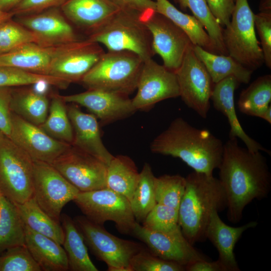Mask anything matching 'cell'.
Masks as SVG:
<instances>
[{
    "instance_id": "1",
    "label": "cell",
    "mask_w": 271,
    "mask_h": 271,
    "mask_svg": "<svg viewBox=\"0 0 271 271\" xmlns=\"http://www.w3.org/2000/svg\"><path fill=\"white\" fill-rule=\"evenodd\" d=\"M237 140L229 138L224 144L218 168L219 180L226 198L227 218L233 223L240 221L248 204L267 197L271 189L266 158L260 151L252 152L240 146Z\"/></svg>"
},
{
    "instance_id": "2",
    "label": "cell",
    "mask_w": 271,
    "mask_h": 271,
    "mask_svg": "<svg viewBox=\"0 0 271 271\" xmlns=\"http://www.w3.org/2000/svg\"><path fill=\"white\" fill-rule=\"evenodd\" d=\"M223 145L209 130L178 117L152 141L150 149L153 153L179 158L194 171L213 176L220 166Z\"/></svg>"
},
{
    "instance_id": "3",
    "label": "cell",
    "mask_w": 271,
    "mask_h": 271,
    "mask_svg": "<svg viewBox=\"0 0 271 271\" xmlns=\"http://www.w3.org/2000/svg\"><path fill=\"white\" fill-rule=\"evenodd\" d=\"M186 178V187L178 209L179 225L192 244L206 239L210 215L226 208V195L219 180L194 171Z\"/></svg>"
},
{
    "instance_id": "4",
    "label": "cell",
    "mask_w": 271,
    "mask_h": 271,
    "mask_svg": "<svg viewBox=\"0 0 271 271\" xmlns=\"http://www.w3.org/2000/svg\"><path fill=\"white\" fill-rule=\"evenodd\" d=\"M144 62L131 52L107 51L80 83L87 89L129 95L137 89Z\"/></svg>"
},
{
    "instance_id": "5",
    "label": "cell",
    "mask_w": 271,
    "mask_h": 271,
    "mask_svg": "<svg viewBox=\"0 0 271 271\" xmlns=\"http://www.w3.org/2000/svg\"><path fill=\"white\" fill-rule=\"evenodd\" d=\"M104 45L107 51H127L143 60L155 55L150 31L140 16L120 10L100 30L86 38Z\"/></svg>"
},
{
    "instance_id": "6",
    "label": "cell",
    "mask_w": 271,
    "mask_h": 271,
    "mask_svg": "<svg viewBox=\"0 0 271 271\" xmlns=\"http://www.w3.org/2000/svg\"><path fill=\"white\" fill-rule=\"evenodd\" d=\"M254 16L247 0H235L230 23L222 31L228 55L252 71L264 63L262 51L256 36Z\"/></svg>"
},
{
    "instance_id": "7",
    "label": "cell",
    "mask_w": 271,
    "mask_h": 271,
    "mask_svg": "<svg viewBox=\"0 0 271 271\" xmlns=\"http://www.w3.org/2000/svg\"><path fill=\"white\" fill-rule=\"evenodd\" d=\"M34 160L2 132L0 135V192L14 203L33 196Z\"/></svg>"
},
{
    "instance_id": "8",
    "label": "cell",
    "mask_w": 271,
    "mask_h": 271,
    "mask_svg": "<svg viewBox=\"0 0 271 271\" xmlns=\"http://www.w3.org/2000/svg\"><path fill=\"white\" fill-rule=\"evenodd\" d=\"M82 233L85 243L109 271H131L130 260L143 247L139 243L113 235L85 216L73 219Z\"/></svg>"
},
{
    "instance_id": "9",
    "label": "cell",
    "mask_w": 271,
    "mask_h": 271,
    "mask_svg": "<svg viewBox=\"0 0 271 271\" xmlns=\"http://www.w3.org/2000/svg\"><path fill=\"white\" fill-rule=\"evenodd\" d=\"M73 201L93 222L102 225L113 221L121 233H131L136 220L129 200L123 195L105 188L79 192Z\"/></svg>"
},
{
    "instance_id": "10",
    "label": "cell",
    "mask_w": 271,
    "mask_h": 271,
    "mask_svg": "<svg viewBox=\"0 0 271 271\" xmlns=\"http://www.w3.org/2000/svg\"><path fill=\"white\" fill-rule=\"evenodd\" d=\"M191 45L187 50L180 67L175 71L180 96L185 104L199 116L207 117L210 107L214 84L203 63Z\"/></svg>"
},
{
    "instance_id": "11",
    "label": "cell",
    "mask_w": 271,
    "mask_h": 271,
    "mask_svg": "<svg viewBox=\"0 0 271 271\" xmlns=\"http://www.w3.org/2000/svg\"><path fill=\"white\" fill-rule=\"evenodd\" d=\"M33 196L41 208L60 222L64 206L80 192L51 164L34 161Z\"/></svg>"
},
{
    "instance_id": "12",
    "label": "cell",
    "mask_w": 271,
    "mask_h": 271,
    "mask_svg": "<svg viewBox=\"0 0 271 271\" xmlns=\"http://www.w3.org/2000/svg\"><path fill=\"white\" fill-rule=\"evenodd\" d=\"M104 52L99 43L87 38L59 45L52 59L48 75L70 84L80 83Z\"/></svg>"
},
{
    "instance_id": "13",
    "label": "cell",
    "mask_w": 271,
    "mask_h": 271,
    "mask_svg": "<svg viewBox=\"0 0 271 271\" xmlns=\"http://www.w3.org/2000/svg\"><path fill=\"white\" fill-rule=\"evenodd\" d=\"M51 164L80 192L106 188L107 165L72 145Z\"/></svg>"
},
{
    "instance_id": "14",
    "label": "cell",
    "mask_w": 271,
    "mask_h": 271,
    "mask_svg": "<svg viewBox=\"0 0 271 271\" xmlns=\"http://www.w3.org/2000/svg\"><path fill=\"white\" fill-rule=\"evenodd\" d=\"M150 31L152 48L163 65L175 71L192 43L186 33L169 18L157 12L143 21Z\"/></svg>"
},
{
    "instance_id": "15",
    "label": "cell",
    "mask_w": 271,
    "mask_h": 271,
    "mask_svg": "<svg viewBox=\"0 0 271 271\" xmlns=\"http://www.w3.org/2000/svg\"><path fill=\"white\" fill-rule=\"evenodd\" d=\"M136 90L131 101L137 110H148L160 101L180 96L175 72L152 58L144 61Z\"/></svg>"
},
{
    "instance_id": "16",
    "label": "cell",
    "mask_w": 271,
    "mask_h": 271,
    "mask_svg": "<svg viewBox=\"0 0 271 271\" xmlns=\"http://www.w3.org/2000/svg\"><path fill=\"white\" fill-rule=\"evenodd\" d=\"M131 233L156 256L181 264L185 268L195 261L207 259L189 242L180 227L170 232L156 231L148 229L136 221Z\"/></svg>"
},
{
    "instance_id": "17",
    "label": "cell",
    "mask_w": 271,
    "mask_h": 271,
    "mask_svg": "<svg viewBox=\"0 0 271 271\" xmlns=\"http://www.w3.org/2000/svg\"><path fill=\"white\" fill-rule=\"evenodd\" d=\"M34 161L51 164L71 145L50 137L39 126L11 113V130L9 137Z\"/></svg>"
},
{
    "instance_id": "18",
    "label": "cell",
    "mask_w": 271,
    "mask_h": 271,
    "mask_svg": "<svg viewBox=\"0 0 271 271\" xmlns=\"http://www.w3.org/2000/svg\"><path fill=\"white\" fill-rule=\"evenodd\" d=\"M15 17L16 21L37 36L40 45L57 46L85 39L65 17L60 7Z\"/></svg>"
},
{
    "instance_id": "19",
    "label": "cell",
    "mask_w": 271,
    "mask_h": 271,
    "mask_svg": "<svg viewBox=\"0 0 271 271\" xmlns=\"http://www.w3.org/2000/svg\"><path fill=\"white\" fill-rule=\"evenodd\" d=\"M66 102L85 107L103 123L126 118L137 110L128 95L98 89H87L77 94L61 95Z\"/></svg>"
},
{
    "instance_id": "20",
    "label": "cell",
    "mask_w": 271,
    "mask_h": 271,
    "mask_svg": "<svg viewBox=\"0 0 271 271\" xmlns=\"http://www.w3.org/2000/svg\"><path fill=\"white\" fill-rule=\"evenodd\" d=\"M60 8L87 38L102 28L120 10L110 0H66Z\"/></svg>"
},
{
    "instance_id": "21",
    "label": "cell",
    "mask_w": 271,
    "mask_h": 271,
    "mask_svg": "<svg viewBox=\"0 0 271 271\" xmlns=\"http://www.w3.org/2000/svg\"><path fill=\"white\" fill-rule=\"evenodd\" d=\"M67 109L73 130L71 145L108 165L114 156L102 141L97 118L91 113L83 112L75 104L71 103Z\"/></svg>"
},
{
    "instance_id": "22",
    "label": "cell",
    "mask_w": 271,
    "mask_h": 271,
    "mask_svg": "<svg viewBox=\"0 0 271 271\" xmlns=\"http://www.w3.org/2000/svg\"><path fill=\"white\" fill-rule=\"evenodd\" d=\"M239 84V82L233 76L223 79L214 84L210 99L214 108L222 112L227 119L230 127L229 138L239 139L250 151L269 153L261 144L246 134L238 120L235 108L234 92Z\"/></svg>"
},
{
    "instance_id": "23",
    "label": "cell",
    "mask_w": 271,
    "mask_h": 271,
    "mask_svg": "<svg viewBox=\"0 0 271 271\" xmlns=\"http://www.w3.org/2000/svg\"><path fill=\"white\" fill-rule=\"evenodd\" d=\"M257 224V222L251 221L241 226L232 227L221 219L217 210L211 214L206 238L209 239L216 248L219 254L218 260L227 271L240 270L234 254V246L243 232L256 227Z\"/></svg>"
},
{
    "instance_id": "24",
    "label": "cell",
    "mask_w": 271,
    "mask_h": 271,
    "mask_svg": "<svg viewBox=\"0 0 271 271\" xmlns=\"http://www.w3.org/2000/svg\"><path fill=\"white\" fill-rule=\"evenodd\" d=\"M58 46L47 47L29 43L0 54V66H9L49 75L52 59Z\"/></svg>"
},
{
    "instance_id": "25",
    "label": "cell",
    "mask_w": 271,
    "mask_h": 271,
    "mask_svg": "<svg viewBox=\"0 0 271 271\" xmlns=\"http://www.w3.org/2000/svg\"><path fill=\"white\" fill-rule=\"evenodd\" d=\"M25 244L42 270L66 271L69 269L67 256L62 245L48 236L31 230L25 225Z\"/></svg>"
},
{
    "instance_id": "26",
    "label": "cell",
    "mask_w": 271,
    "mask_h": 271,
    "mask_svg": "<svg viewBox=\"0 0 271 271\" xmlns=\"http://www.w3.org/2000/svg\"><path fill=\"white\" fill-rule=\"evenodd\" d=\"M192 47L214 84L229 76L235 78L239 83L247 84L250 81L253 71L243 66L229 55L212 53L198 45H193Z\"/></svg>"
},
{
    "instance_id": "27",
    "label": "cell",
    "mask_w": 271,
    "mask_h": 271,
    "mask_svg": "<svg viewBox=\"0 0 271 271\" xmlns=\"http://www.w3.org/2000/svg\"><path fill=\"white\" fill-rule=\"evenodd\" d=\"M12 89L10 104L11 112L38 126L46 120L49 102L44 94L28 88Z\"/></svg>"
},
{
    "instance_id": "28",
    "label": "cell",
    "mask_w": 271,
    "mask_h": 271,
    "mask_svg": "<svg viewBox=\"0 0 271 271\" xmlns=\"http://www.w3.org/2000/svg\"><path fill=\"white\" fill-rule=\"evenodd\" d=\"M64 233L62 243L66 253L69 269L72 271H98L90 259L84 238L74 221L66 214L61 215Z\"/></svg>"
},
{
    "instance_id": "29",
    "label": "cell",
    "mask_w": 271,
    "mask_h": 271,
    "mask_svg": "<svg viewBox=\"0 0 271 271\" xmlns=\"http://www.w3.org/2000/svg\"><path fill=\"white\" fill-rule=\"evenodd\" d=\"M156 12L163 15L180 27L194 45L218 54L215 46L201 23L194 16L178 10L168 0H156Z\"/></svg>"
},
{
    "instance_id": "30",
    "label": "cell",
    "mask_w": 271,
    "mask_h": 271,
    "mask_svg": "<svg viewBox=\"0 0 271 271\" xmlns=\"http://www.w3.org/2000/svg\"><path fill=\"white\" fill-rule=\"evenodd\" d=\"M140 178L133 161L124 155L114 156L107 165L106 188L120 194L130 201Z\"/></svg>"
},
{
    "instance_id": "31",
    "label": "cell",
    "mask_w": 271,
    "mask_h": 271,
    "mask_svg": "<svg viewBox=\"0 0 271 271\" xmlns=\"http://www.w3.org/2000/svg\"><path fill=\"white\" fill-rule=\"evenodd\" d=\"M14 204L25 225L62 245L64 233L60 222L56 221L44 212L34 196L23 203Z\"/></svg>"
},
{
    "instance_id": "32",
    "label": "cell",
    "mask_w": 271,
    "mask_h": 271,
    "mask_svg": "<svg viewBox=\"0 0 271 271\" xmlns=\"http://www.w3.org/2000/svg\"><path fill=\"white\" fill-rule=\"evenodd\" d=\"M25 244V224L16 205L0 192V254Z\"/></svg>"
},
{
    "instance_id": "33",
    "label": "cell",
    "mask_w": 271,
    "mask_h": 271,
    "mask_svg": "<svg viewBox=\"0 0 271 271\" xmlns=\"http://www.w3.org/2000/svg\"><path fill=\"white\" fill-rule=\"evenodd\" d=\"M270 101L271 75L267 74L257 78L243 90L237 104L242 113L261 118Z\"/></svg>"
},
{
    "instance_id": "34",
    "label": "cell",
    "mask_w": 271,
    "mask_h": 271,
    "mask_svg": "<svg viewBox=\"0 0 271 271\" xmlns=\"http://www.w3.org/2000/svg\"><path fill=\"white\" fill-rule=\"evenodd\" d=\"M65 103L59 94H53L47 117L39 126L53 138L71 145L73 130Z\"/></svg>"
},
{
    "instance_id": "35",
    "label": "cell",
    "mask_w": 271,
    "mask_h": 271,
    "mask_svg": "<svg viewBox=\"0 0 271 271\" xmlns=\"http://www.w3.org/2000/svg\"><path fill=\"white\" fill-rule=\"evenodd\" d=\"M154 176L152 169L145 163L140 172L139 182L129 201L136 221L143 222L156 204Z\"/></svg>"
},
{
    "instance_id": "36",
    "label": "cell",
    "mask_w": 271,
    "mask_h": 271,
    "mask_svg": "<svg viewBox=\"0 0 271 271\" xmlns=\"http://www.w3.org/2000/svg\"><path fill=\"white\" fill-rule=\"evenodd\" d=\"M183 10L189 8L201 23L216 47L218 54L227 55L223 37V28L211 12L206 0H176Z\"/></svg>"
},
{
    "instance_id": "37",
    "label": "cell",
    "mask_w": 271,
    "mask_h": 271,
    "mask_svg": "<svg viewBox=\"0 0 271 271\" xmlns=\"http://www.w3.org/2000/svg\"><path fill=\"white\" fill-rule=\"evenodd\" d=\"M44 82L50 86L66 88L67 81L50 75L37 74L19 68L0 66V87L26 86Z\"/></svg>"
},
{
    "instance_id": "38",
    "label": "cell",
    "mask_w": 271,
    "mask_h": 271,
    "mask_svg": "<svg viewBox=\"0 0 271 271\" xmlns=\"http://www.w3.org/2000/svg\"><path fill=\"white\" fill-rule=\"evenodd\" d=\"M186 183V178L179 175L156 177V203L178 209L185 192Z\"/></svg>"
},
{
    "instance_id": "39",
    "label": "cell",
    "mask_w": 271,
    "mask_h": 271,
    "mask_svg": "<svg viewBox=\"0 0 271 271\" xmlns=\"http://www.w3.org/2000/svg\"><path fill=\"white\" fill-rule=\"evenodd\" d=\"M29 43L39 44L37 36L13 19L0 26V54Z\"/></svg>"
},
{
    "instance_id": "40",
    "label": "cell",
    "mask_w": 271,
    "mask_h": 271,
    "mask_svg": "<svg viewBox=\"0 0 271 271\" xmlns=\"http://www.w3.org/2000/svg\"><path fill=\"white\" fill-rule=\"evenodd\" d=\"M26 244L9 248L0 254V271H41Z\"/></svg>"
},
{
    "instance_id": "41",
    "label": "cell",
    "mask_w": 271,
    "mask_h": 271,
    "mask_svg": "<svg viewBox=\"0 0 271 271\" xmlns=\"http://www.w3.org/2000/svg\"><path fill=\"white\" fill-rule=\"evenodd\" d=\"M148 229L160 232L173 231L180 227L178 209L156 203L142 222Z\"/></svg>"
},
{
    "instance_id": "42",
    "label": "cell",
    "mask_w": 271,
    "mask_h": 271,
    "mask_svg": "<svg viewBox=\"0 0 271 271\" xmlns=\"http://www.w3.org/2000/svg\"><path fill=\"white\" fill-rule=\"evenodd\" d=\"M131 271H183L185 267L178 263L162 259L144 248L131 258Z\"/></svg>"
},
{
    "instance_id": "43",
    "label": "cell",
    "mask_w": 271,
    "mask_h": 271,
    "mask_svg": "<svg viewBox=\"0 0 271 271\" xmlns=\"http://www.w3.org/2000/svg\"><path fill=\"white\" fill-rule=\"evenodd\" d=\"M254 26L260 39L264 62L271 68V13H259L254 16Z\"/></svg>"
},
{
    "instance_id": "44",
    "label": "cell",
    "mask_w": 271,
    "mask_h": 271,
    "mask_svg": "<svg viewBox=\"0 0 271 271\" xmlns=\"http://www.w3.org/2000/svg\"><path fill=\"white\" fill-rule=\"evenodd\" d=\"M66 0H22L11 11L15 16L39 13L44 10L60 7Z\"/></svg>"
},
{
    "instance_id": "45",
    "label": "cell",
    "mask_w": 271,
    "mask_h": 271,
    "mask_svg": "<svg viewBox=\"0 0 271 271\" xmlns=\"http://www.w3.org/2000/svg\"><path fill=\"white\" fill-rule=\"evenodd\" d=\"M120 10L139 15L143 21L156 12V4L153 0H110Z\"/></svg>"
},
{
    "instance_id": "46",
    "label": "cell",
    "mask_w": 271,
    "mask_h": 271,
    "mask_svg": "<svg viewBox=\"0 0 271 271\" xmlns=\"http://www.w3.org/2000/svg\"><path fill=\"white\" fill-rule=\"evenodd\" d=\"M12 87H0V131L9 137L11 130L10 108Z\"/></svg>"
},
{
    "instance_id": "47",
    "label": "cell",
    "mask_w": 271,
    "mask_h": 271,
    "mask_svg": "<svg viewBox=\"0 0 271 271\" xmlns=\"http://www.w3.org/2000/svg\"><path fill=\"white\" fill-rule=\"evenodd\" d=\"M208 6L221 26H227L230 23L235 7L234 0H206Z\"/></svg>"
},
{
    "instance_id": "48",
    "label": "cell",
    "mask_w": 271,
    "mask_h": 271,
    "mask_svg": "<svg viewBox=\"0 0 271 271\" xmlns=\"http://www.w3.org/2000/svg\"><path fill=\"white\" fill-rule=\"evenodd\" d=\"M188 271H227L226 268L218 259L216 261L200 260L185 266Z\"/></svg>"
},
{
    "instance_id": "49",
    "label": "cell",
    "mask_w": 271,
    "mask_h": 271,
    "mask_svg": "<svg viewBox=\"0 0 271 271\" xmlns=\"http://www.w3.org/2000/svg\"><path fill=\"white\" fill-rule=\"evenodd\" d=\"M22 0H0V10L11 12Z\"/></svg>"
},
{
    "instance_id": "50",
    "label": "cell",
    "mask_w": 271,
    "mask_h": 271,
    "mask_svg": "<svg viewBox=\"0 0 271 271\" xmlns=\"http://www.w3.org/2000/svg\"><path fill=\"white\" fill-rule=\"evenodd\" d=\"M15 17L12 12H5L0 10V26Z\"/></svg>"
},
{
    "instance_id": "51",
    "label": "cell",
    "mask_w": 271,
    "mask_h": 271,
    "mask_svg": "<svg viewBox=\"0 0 271 271\" xmlns=\"http://www.w3.org/2000/svg\"><path fill=\"white\" fill-rule=\"evenodd\" d=\"M259 11L263 13H271L270 0H262L259 6Z\"/></svg>"
},
{
    "instance_id": "52",
    "label": "cell",
    "mask_w": 271,
    "mask_h": 271,
    "mask_svg": "<svg viewBox=\"0 0 271 271\" xmlns=\"http://www.w3.org/2000/svg\"><path fill=\"white\" fill-rule=\"evenodd\" d=\"M261 118L263 119L266 121L269 124L271 123V106L270 105L265 111L263 115H262Z\"/></svg>"
},
{
    "instance_id": "53",
    "label": "cell",
    "mask_w": 271,
    "mask_h": 271,
    "mask_svg": "<svg viewBox=\"0 0 271 271\" xmlns=\"http://www.w3.org/2000/svg\"><path fill=\"white\" fill-rule=\"evenodd\" d=\"M1 133H2V132L0 131V135H1Z\"/></svg>"
},
{
    "instance_id": "54",
    "label": "cell",
    "mask_w": 271,
    "mask_h": 271,
    "mask_svg": "<svg viewBox=\"0 0 271 271\" xmlns=\"http://www.w3.org/2000/svg\"><path fill=\"white\" fill-rule=\"evenodd\" d=\"M176 2V0H174Z\"/></svg>"
},
{
    "instance_id": "55",
    "label": "cell",
    "mask_w": 271,
    "mask_h": 271,
    "mask_svg": "<svg viewBox=\"0 0 271 271\" xmlns=\"http://www.w3.org/2000/svg\"><path fill=\"white\" fill-rule=\"evenodd\" d=\"M234 1H235V0H234Z\"/></svg>"
}]
</instances>
